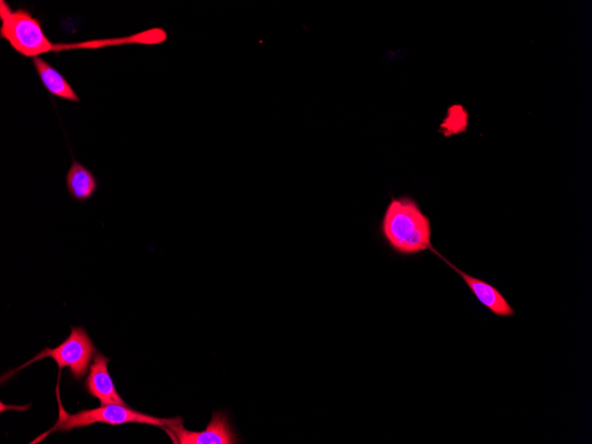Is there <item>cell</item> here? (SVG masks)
<instances>
[{"label": "cell", "instance_id": "obj_5", "mask_svg": "<svg viewBox=\"0 0 592 444\" xmlns=\"http://www.w3.org/2000/svg\"><path fill=\"white\" fill-rule=\"evenodd\" d=\"M162 429L175 444H235L238 442L228 416L223 411L213 412L210 423L201 432L185 429L181 417Z\"/></svg>", "mask_w": 592, "mask_h": 444}, {"label": "cell", "instance_id": "obj_7", "mask_svg": "<svg viewBox=\"0 0 592 444\" xmlns=\"http://www.w3.org/2000/svg\"><path fill=\"white\" fill-rule=\"evenodd\" d=\"M110 360L97 352L90 366L85 381L87 391L100 401L101 405L118 404L127 406L119 395L107 370Z\"/></svg>", "mask_w": 592, "mask_h": 444}, {"label": "cell", "instance_id": "obj_9", "mask_svg": "<svg viewBox=\"0 0 592 444\" xmlns=\"http://www.w3.org/2000/svg\"><path fill=\"white\" fill-rule=\"evenodd\" d=\"M36 74L46 90L59 98L79 102V97L69 82L56 68L41 57L32 58Z\"/></svg>", "mask_w": 592, "mask_h": 444}, {"label": "cell", "instance_id": "obj_4", "mask_svg": "<svg viewBox=\"0 0 592 444\" xmlns=\"http://www.w3.org/2000/svg\"><path fill=\"white\" fill-rule=\"evenodd\" d=\"M95 352L96 348L86 330L80 326L71 327L70 335L59 346L55 348L43 349L34 358L13 370V373L35 361L51 357L57 362L59 370L68 367L74 378L80 380L87 373Z\"/></svg>", "mask_w": 592, "mask_h": 444}, {"label": "cell", "instance_id": "obj_8", "mask_svg": "<svg viewBox=\"0 0 592 444\" xmlns=\"http://www.w3.org/2000/svg\"><path fill=\"white\" fill-rule=\"evenodd\" d=\"M65 184L69 196L77 202L89 201L98 189L94 173L74 158L66 171Z\"/></svg>", "mask_w": 592, "mask_h": 444}, {"label": "cell", "instance_id": "obj_6", "mask_svg": "<svg viewBox=\"0 0 592 444\" xmlns=\"http://www.w3.org/2000/svg\"><path fill=\"white\" fill-rule=\"evenodd\" d=\"M430 251L439 256L448 267L454 269L455 272L462 277L476 299L493 314L502 317H509L515 315L513 308L507 300L495 286L484 280L476 278L466 272H463L438 253L432 246L430 248Z\"/></svg>", "mask_w": 592, "mask_h": 444}, {"label": "cell", "instance_id": "obj_2", "mask_svg": "<svg viewBox=\"0 0 592 444\" xmlns=\"http://www.w3.org/2000/svg\"><path fill=\"white\" fill-rule=\"evenodd\" d=\"M179 418H160L136 411L128 406L109 404L103 407L81 410L74 414H68L59 404L58 419L52 428L44 435L54 431H69L74 428L87 426L94 423L109 425H122L126 423H138L160 426L161 428L176 421Z\"/></svg>", "mask_w": 592, "mask_h": 444}, {"label": "cell", "instance_id": "obj_10", "mask_svg": "<svg viewBox=\"0 0 592 444\" xmlns=\"http://www.w3.org/2000/svg\"><path fill=\"white\" fill-rule=\"evenodd\" d=\"M468 125L467 112L461 105L451 106L440 126V132L446 137L465 131Z\"/></svg>", "mask_w": 592, "mask_h": 444}, {"label": "cell", "instance_id": "obj_1", "mask_svg": "<svg viewBox=\"0 0 592 444\" xmlns=\"http://www.w3.org/2000/svg\"><path fill=\"white\" fill-rule=\"evenodd\" d=\"M381 232L389 247L401 255L417 254L432 247L430 220L409 197L391 199L382 219Z\"/></svg>", "mask_w": 592, "mask_h": 444}, {"label": "cell", "instance_id": "obj_3", "mask_svg": "<svg viewBox=\"0 0 592 444\" xmlns=\"http://www.w3.org/2000/svg\"><path fill=\"white\" fill-rule=\"evenodd\" d=\"M0 35L24 57L35 58L55 49L38 19L27 10L12 11L1 19Z\"/></svg>", "mask_w": 592, "mask_h": 444}]
</instances>
